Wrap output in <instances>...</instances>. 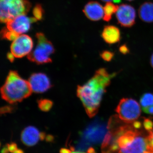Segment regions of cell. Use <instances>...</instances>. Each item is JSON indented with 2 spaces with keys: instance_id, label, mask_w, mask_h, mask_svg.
I'll return each instance as SVG.
<instances>
[{
  "instance_id": "obj_1",
  "label": "cell",
  "mask_w": 153,
  "mask_h": 153,
  "mask_svg": "<svg viewBox=\"0 0 153 153\" xmlns=\"http://www.w3.org/2000/svg\"><path fill=\"white\" fill-rule=\"evenodd\" d=\"M107 128L101 153H144L147 149L151 131L145 128L143 123L135 121L127 123L118 115L112 116Z\"/></svg>"
},
{
  "instance_id": "obj_2",
  "label": "cell",
  "mask_w": 153,
  "mask_h": 153,
  "mask_svg": "<svg viewBox=\"0 0 153 153\" xmlns=\"http://www.w3.org/2000/svg\"><path fill=\"white\" fill-rule=\"evenodd\" d=\"M115 74H110L105 68H101L85 84L77 86V97L89 117H93L97 114L106 88Z\"/></svg>"
},
{
  "instance_id": "obj_3",
  "label": "cell",
  "mask_w": 153,
  "mask_h": 153,
  "mask_svg": "<svg viewBox=\"0 0 153 153\" xmlns=\"http://www.w3.org/2000/svg\"><path fill=\"white\" fill-rule=\"evenodd\" d=\"M1 91L3 99L10 104L22 101L33 92L29 82L15 71L9 72Z\"/></svg>"
},
{
  "instance_id": "obj_4",
  "label": "cell",
  "mask_w": 153,
  "mask_h": 153,
  "mask_svg": "<svg viewBox=\"0 0 153 153\" xmlns=\"http://www.w3.org/2000/svg\"><path fill=\"white\" fill-rule=\"evenodd\" d=\"M31 5L27 0H1L0 19L3 23L22 15H26Z\"/></svg>"
},
{
  "instance_id": "obj_5",
  "label": "cell",
  "mask_w": 153,
  "mask_h": 153,
  "mask_svg": "<svg viewBox=\"0 0 153 153\" xmlns=\"http://www.w3.org/2000/svg\"><path fill=\"white\" fill-rule=\"evenodd\" d=\"M36 37L37 46L28 55V59L31 62L38 64L51 63L52 61L51 55L55 52L54 46L43 33H37Z\"/></svg>"
},
{
  "instance_id": "obj_6",
  "label": "cell",
  "mask_w": 153,
  "mask_h": 153,
  "mask_svg": "<svg viewBox=\"0 0 153 153\" xmlns=\"http://www.w3.org/2000/svg\"><path fill=\"white\" fill-rule=\"evenodd\" d=\"M116 111L121 120L127 123H131L135 121L141 114L139 104L131 98H123L121 100L116 108Z\"/></svg>"
},
{
  "instance_id": "obj_7",
  "label": "cell",
  "mask_w": 153,
  "mask_h": 153,
  "mask_svg": "<svg viewBox=\"0 0 153 153\" xmlns=\"http://www.w3.org/2000/svg\"><path fill=\"white\" fill-rule=\"evenodd\" d=\"M33 42L32 38L27 35H21L13 41L11 45V53L15 58H22L32 52Z\"/></svg>"
},
{
  "instance_id": "obj_8",
  "label": "cell",
  "mask_w": 153,
  "mask_h": 153,
  "mask_svg": "<svg viewBox=\"0 0 153 153\" xmlns=\"http://www.w3.org/2000/svg\"><path fill=\"white\" fill-rule=\"evenodd\" d=\"M35 18H29L26 15H22L7 22L5 27L8 31L17 36L28 32L31 25L37 22Z\"/></svg>"
},
{
  "instance_id": "obj_9",
  "label": "cell",
  "mask_w": 153,
  "mask_h": 153,
  "mask_svg": "<svg viewBox=\"0 0 153 153\" xmlns=\"http://www.w3.org/2000/svg\"><path fill=\"white\" fill-rule=\"evenodd\" d=\"M116 15L118 23L124 27H131L135 23V10L130 5L123 4L119 6Z\"/></svg>"
},
{
  "instance_id": "obj_10",
  "label": "cell",
  "mask_w": 153,
  "mask_h": 153,
  "mask_svg": "<svg viewBox=\"0 0 153 153\" xmlns=\"http://www.w3.org/2000/svg\"><path fill=\"white\" fill-rule=\"evenodd\" d=\"M28 82L32 91L35 93H44L52 87V84L49 77L43 73L32 74Z\"/></svg>"
},
{
  "instance_id": "obj_11",
  "label": "cell",
  "mask_w": 153,
  "mask_h": 153,
  "mask_svg": "<svg viewBox=\"0 0 153 153\" xmlns=\"http://www.w3.org/2000/svg\"><path fill=\"white\" fill-rule=\"evenodd\" d=\"M46 137L44 133L39 131L35 127L30 126L26 128L22 132L21 140L26 146H33L39 141L44 140Z\"/></svg>"
},
{
  "instance_id": "obj_12",
  "label": "cell",
  "mask_w": 153,
  "mask_h": 153,
  "mask_svg": "<svg viewBox=\"0 0 153 153\" xmlns=\"http://www.w3.org/2000/svg\"><path fill=\"white\" fill-rule=\"evenodd\" d=\"M83 12L91 21H99L104 16V7L97 1H90L87 3L84 7Z\"/></svg>"
},
{
  "instance_id": "obj_13",
  "label": "cell",
  "mask_w": 153,
  "mask_h": 153,
  "mask_svg": "<svg viewBox=\"0 0 153 153\" xmlns=\"http://www.w3.org/2000/svg\"><path fill=\"white\" fill-rule=\"evenodd\" d=\"M102 37L107 44H115L120 41V31L115 26L111 25L105 26L102 33Z\"/></svg>"
},
{
  "instance_id": "obj_14",
  "label": "cell",
  "mask_w": 153,
  "mask_h": 153,
  "mask_svg": "<svg viewBox=\"0 0 153 153\" xmlns=\"http://www.w3.org/2000/svg\"><path fill=\"white\" fill-rule=\"evenodd\" d=\"M140 19L147 23L153 22V4L146 2L142 4L138 11Z\"/></svg>"
},
{
  "instance_id": "obj_15",
  "label": "cell",
  "mask_w": 153,
  "mask_h": 153,
  "mask_svg": "<svg viewBox=\"0 0 153 153\" xmlns=\"http://www.w3.org/2000/svg\"><path fill=\"white\" fill-rule=\"evenodd\" d=\"M119 6L109 2H107L104 7V16L103 20L108 22L111 19L113 14L116 13L118 9Z\"/></svg>"
},
{
  "instance_id": "obj_16",
  "label": "cell",
  "mask_w": 153,
  "mask_h": 153,
  "mask_svg": "<svg viewBox=\"0 0 153 153\" xmlns=\"http://www.w3.org/2000/svg\"><path fill=\"white\" fill-rule=\"evenodd\" d=\"M140 103L143 110L153 106V94L151 93L144 94L140 99Z\"/></svg>"
},
{
  "instance_id": "obj_17",
  "label": "cell",
  "mask_w": 153,
  "mask_h": 153,
  "mask_svg": "<svg viewBox=\"0 0 153 153\" xmlns=\"http://www.w3.org/2000/svg\"><path fill=\"white\" fill-rule=\"evenodd\" d=\"M38 107L43 111H48L52 108L53 103L49 100L41 99L38 101Z\"/></svg>"
},
{
  "instance_id": "obj_18",
  "label": "cell",
  "mask_w": 153,
  "mask_h": 153,
  "mask_svg": "<svg viewBox=\"0 0 153 153\" xmlns=\"http://www.w3.org/2000/svg\"><path fill=\"white\" fill-rule=\"evenodd\" d=\"M33 14L34 18L38 21H40L43 18L44 10L40 4H37L33 9Z\"/></svg>"
},
{
  "instance_id": "obj_19",
  "label": "cell",
  "mask_w": 153,
  "mask_h": 153,
  "mask_svg": "<svg viewBox=\"0 0 153 153\" xmlns=\"http://www.w3.org/2000/svg\"><path fill=\"white\" fill-rule=\"evenodd\" d=\"M60 153H96L94 149L92 148H90L88 149V150L86 152H80V151H77L74 150L73 148L71 147L70 149H66V148H63L61 149L60 151Z\"/></svg>"
},
{
  "instance_id": "obj_20",
  "label": "cell",
  "mask_w": 153,
  "mask_h": 153,
  "mask_svg": "<svg viewBox=\"0 0 153 153\" xmlns=\"http://www.w3.org/2000/svg\"><path fill=\"white\" fill-rule=\"evenodd\" d=\"M114 56V53L109 51H104L100 54V56L105 61H110Z\"/></svg>"
},
{
  "instance_id": "obj_21",
  "label": "cell",
  "mask_w": 153,
  "mask_h": 153,
  "mask_svg": "<svg viewBox=\"0 0 153 153\" xmlns=\"http://www.w3.org/2000/svg\"><path fill=\"white\" fill-rule=\"evenodd\" d=\"M143 125L145 128L149 131L153 130V122L150 118H144L143 121Z\"/></svg>"
},
{
  "instance_id": "obj_22",
  "label": "cell",
  "mask_w": 153,
  "mask_h": 153,
  "mask_svg": "<svg viewBox=\"0 0 153 153\" xmlns=\"http://www.w3.org/2000/svg\"><path fill=\"white\" fill-rule=\"evenodd\" d=\"M145 153H153V130L150 132L149 145Z\"/></svg>"
},
{
  "instance_id": "obj_23",
  "label": "cell",
  "mask_w": 153,
  "mask_h": 153,
  "mask_svg": "<svg viewBox=\"0 0 153 153\" xmlns=\"http://www.w3.org/2000/svg\"><path fill=\"white\" fill-rule=\"evenodd\" d=\"M120 52H121L122 54H125V55L129 52L128 48V47H127L126 45H125V44L123 45V46H122L121 47H120Z\"/></svg>"
},
{
  "instance_id": "obj_24",
  "label": "cell",
  "mask_w": 153,
  "mask_h": 153,
  "mask_svg": "<svg viewBox=\"0 0 153 153\" xmlns=\"http://www.w3.org/2000/svg\"><path fill=\"white\" fill-rule=\"evenodd\" d=\"M146 113L150 115H153V106L150 107L143 110Z\"/></svg>"
},
{
  "instance_id": "obj_25",
  "label": "cell",
  "mask_w": 153,
  "mask_h": 153,
  "mask_svg": "<svg viewBox=\"0 0 153 153\" xmlns=\"http://www.w3.org/2000/svg\"><path fill=\"white\" fill-rule=\"evenodd\" d=\"M7 57L8 58L10 61H13L14 58H15V57L13 56V55H12L11 53H9V54H8Z\"/></svg>"
},
{
  "instance_id": "obj_26",
  "label": "cell",
  "mask_w": 153,
  "mask_h": 153,
  "mask_svg": "<svg viewBox=\"0 0 153 153\" xmlns=\"http://www.w3.org/2000/svg\"><path fill=\"white\" fill-rule=\"evenodd\" d=\"M150 63L151 66H152V67L153 68V54L152 55V57H151Z\"/></svg>"
},
{
  "instance_id": "obj_27",
  "label": "cell",
  "mask_w": 153,
  "mask_h": 153,
  "mask_svg": "<svg viewBox=\"0 0 153 153\" xmlns=\"http://www.w3.org/2000/svg\"><path fill=\"white\" fill-rule=\"evenodd\" d=\"M102 1L106 2H109L113 0H101Z\"/></svg>"
},
{
  "instance_id": "obj_28",
  "label": "cell",
  "mask_w": 153,
  "mask_h": 153,
  "mask_svg": "<svg viewBox=\"0 0 153 153\" xmlns=\"http://www.w3.org/2000/svg\"><path fill=\"white\" fill-rule=\"evenodd\" d=\"M127 1H133V0H127Z\"/></svg>"
}]
</instances>
